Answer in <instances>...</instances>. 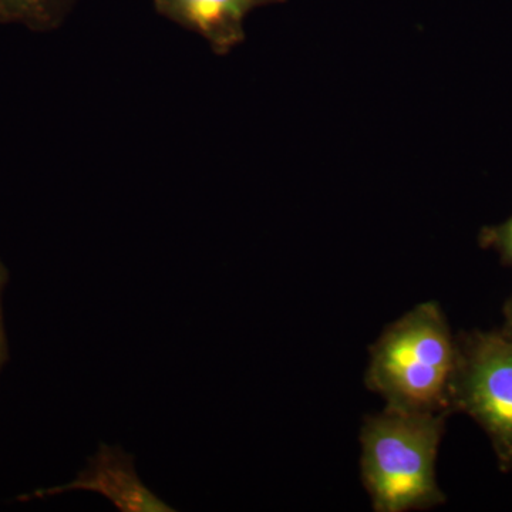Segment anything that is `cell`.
Here are the masks:
<instances>
[{"label": "cell", "instance_id": "30bf717a", "mask_svg": "<svg viewBox=\"0 0 512 512\" xmlns=\"http://www.w3.org/2000/svg\"><path fill=\"white\" fill-rule=\"evenodd\" d=\"M0 350H2V332H0Z\"/></svg>", "mask_w": 512, "mask_h": 512}, {"label": "cell", "instance_id": "7a4b0ae2", "mask_svg": "<svg viewBox=\"0 0 512 512\" xmlns=\"http://www.w3.org/2000/svg\"><path fill=\"white\" fill-rule=\"evenodd\" d=\"M447 416L384 407L363 420L360 476L373 511H426L446 504L436 466Z\"/></svg>", "mask_w": 512, "mask_h": 512}, {"label": "cell", "instance_id": "5b68a950", "mask_svg": "<svg viewBox=\"0 0 512 512\" xmlns=\"http://www.w3.org/2000/svg\"><path fill=\"white\" fill-rule=\"evenodd\" d=\"M67 490L96 491L126 512L173 511L138 480L131 461L120 451L109 447L99 451L89 470L84 471L74 483L50 493Z\"/></svg>", "mask_w": 512, "mask_h": 512}, {"label": "cell", "instance_id": "277c9868", "mask_svg": "<svg viewBox=\"0 0 512 512\" xmlns=\"http://www.w3.org/2000/svg\"><path fill=\"white\" fill-rule=\"evenodd\" d=\"M158 16L195 33L212 53L227 56L247 39L245 19L254 10L286 0H151Z\"/></svg>", "mask_w": 512, "mask_h": 512}, {"label": "cell", "instance_id": "ba28073f", "mask_svg": "<svg viewBox=\"0 0 512 512\" xmlns=\"http://www.w3.org/2000/svg\"><path fill=\"white\" fill-rule=\"evenodd\" d=\"M501 330L505 335L512 336V296L504 306V326Z\"/></svg>", "mask_w": 512, "mask_h": 512}, {"label": "cell", "instance_id": "3957f363", "mask_svg": "<svg viewBox=\"0 0 512 512\" xmlns=\"http://www.w3.org/2000/svg\"><path fill=\"white\" fill-rule=\"evenodd\" d=\"M450 412L467 414L493 446L498 467L512 471V336L473 330L456 336Z\"/></svg>", "mask_w": 512, "mask_h": 512}, {"label": "cell", "instance_id": "8992f818", "mask_svg": "<svg viewBox=\"0 0 512 512\" xmlns=\"http://www.w3.org/2000/svg\"><path fill=\"white\" fill-rule=\"evenodd\" d=\"M82 0H0V25H16L36 33L62 28Z\"/></svg>", "mask_w": 512, "mask_h": 512}, {"label": "cell", "instance_id": "9c48e42d", "mask_svg": "<svg viewBox=\"0 0 512 512\" xmlns=\"http://www.w3.org/2000/svg\"><path fill=\"white\" fill-rule=\"evenodd\" d=\"M3 281V266L0 264V284H2Z\"/></svg>", "mask_w": 512, "mask_h": 512}, {"label": "cell", "instance_id": "6da1fadb", "mask_svg": "<svg viewBox=\"0 0 512 512\" xmlns=\"http://www.w3.org/2000/svg\"><path fill=\"white\" fill-rule=\"evenodd\" d=\"M457 340L436 301L421 302L384 328L370 346L365 383L386 407L450 412Z\"/></svg>", "mask_w": 512, "mask_h": 512}, {"label": "cell", "instance_id": "52a82bcc", "mask_svg": "<svg viewBox=\"0 0 512 512\" xmlns=\"http://www.w3.org/2000/svg\"><path fill=\"white\" fill-rule=\"evenodd\" d=\"M478 244L484 249H493L501 262L512 269V215L497 225H488L480 231Z\"/></svg>", "mask_w": 512, "mask_h": 512}]
</instances>
